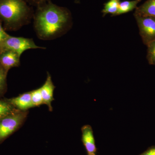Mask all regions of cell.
<instances>
[{"label":"cell","instance_id":"1","mask_svg":"<svg viewBox=\"0 0 155 155\" xmlns=\"http://www.w3.org/2000/svg\"><path fill=\"white\" fill-rule=\"evenodd\" d=\"M33 19L37 35L43 40H51L63 36L72 25L69 10L53 4L51 1L37 8Z\"/></svg>","mask_w":155,"mask_h":155},{"label":"cell","instance_id":"2","mask_svg":"<svg viewBox=\"0 0 155 155\" xmlns=\"http://www.w3.org/2000/svg\"><path fill=\"white\" fill-rule=\"evenodd\" d=\"M34 14L25 0H0V20L5 30H18L30 23Z\"/></svg>","mask_w":155,"mask_h":155},{"label":"cell","instance_id":"3","mask_svg":"<svg viewBox=\"0 0 155 155\" xmlns=\"http://www.w3.org/2000/svg\"><path fill=\"white\" fill-rule=\"evenodd\" d=\"M27 115V111L17 110L0 119V142L21 127Z\"/></svg>","mask_w":155,"mask_h":155},{"label":"cell","instance_id":"4","mask_svg":"<svg viewBox=\"0 0 155 155\" xmlns=\"http://www.w3.org/2000/svg\"><path fill=\"white\" fill-rule=\"evenodd\" d=\"M35 49H44L45 48L37 45L32 38L11 36L10 35L0 43V53L9 50L17 53L20 57L26 50Z\"/></svg>","mask_w":155,"mask_h":155},{"label":"cell","instance_id":"5","mask_svg":"<svg viewBox=\"0 0 155 155\" xmlns=\"http://www.w3.org/2000/svg\"><path fill=\"white\" fill-rule=\"evenodd\" d=\"M139 33L144 45H147L155 40V17L134 15Z\"/></svg>","mask_w":155,"mask_h":155},{"label":"cell","instance_id":"6","mask_svg":"<svg viewBox=\"0 0 155 155\" xmlns=\"http://www.w3.org/2000/svg\"><path fill=\"white\" fill-rule=\"evenodd\" d=\"M20 56L13 51H5L0 53V65L7 72L13 67H19Z\"/></svg>","mask_w":155,"mask_h":155},{"label":"cell","instance_id":"7","mask_svg":"<svg viewBox=\"0 0 155 155\" xmlns=\"http://www.w3.org/2000/svg\"><path fill=\"white\" fill-rule=\"evenodd\" d=\"M55 88L52 80L51 77L48 72L47 73V77L44 84L40 88L42 97L43 104L46 105L50 111H52L51 105L52 102L54 100V92Z\"/></svg>","mask_w":155,"mask_h":155},{"label":"cell","instance_id":"8","mask_svg":"<svg viewBox=\"0 0 155 155\" xmlns=\"http://www.w3.org/2000/svg\"><path fill=\"white\" fill-rule=\"evenodd\" d=\"M7 101L19 110L27 111L30 108L34 107L31 101V92L25 93Z\"/></svg>","mask_w":155,"mask_h":155},{"label":"cell","instance_id":"9","mask_svg":"<svg viewBox=\"0 0 155 155\" xmlns=\"http://www.w3.org/2000/svg\"><path fill=\"white\" fill-rule=\"evenodd\" d=\"M83 144L88 153H94L96 150L92 129L90 125L84 126L81 129Z\"/></svg>","mask_w":155,"mask_h":155},{"label":"cell","instance_id":"10","mask_svg":"<svg viewBox=\"0 0 155 155\" xmlns=\"http://www.w3.org/2000/svg\"><path fill=\"white\" fill-rule=\"evenodd\" d=\"M134 15L155 17V0H147L136 9Z\"/></svg>","mask_w":155,"mask_h":155},{"label":"cell","instance_id":"11","mask_svg":"<svg viewBox=\"0 0 155 155\" xmlns=\"http://www.w3.org/2000/svg\"><path fill=\"white\" fill-rule=\"evenodd\" d=\"M141 1V0H133L120 2L118 11L114 16L126 14L136 9L137 8V5Z\"/></svg>","mask_w":155,"mask_h":155},{"label":"cell","instance_id":"12","mask_svg":"<svg viewBox=\"0 0 155 155\" xmlns=\"http://www.w3.org/2000/svg\"><path fill=\"white\" fill-rule=\"evenodd\" d=\"M120 0H109L104 4V8L102 12L103 17L108 14H112V16H115L119 8Z\"/></svg>","mask_w":155,"mask_h":155},{"label":"cell","instance_id":"13","mask_svg":"<svg viewBox=\"0 0 155 155\" xmlns=\"http://www.w3.org/2000/svg\"><path fill=\"white\" fill-rule=\"evenodd\" d=\"M17 110L8 101L0 100V119Z\"/></svg>","mask_w":155,"mask_h":155},{"label":"cell","instance_id":"14","mask_svg":"<svg viewBox=\"0 0 155 155\" xmlns=\"http://www.w3.org/2000/svg\"><path fill=\"white\" fill-rule=\"evenodd\" d=\"M31 95L34 107H38L43 104L40 88L31 91Z\"/></svg>","mask_w":155,"mask_h":155},{"label":"cell","instance_id":"15","mask_svg":"<svg viewBox=\"0 0 155 155\" xmlns=\"http://www.w3.org/2000/svg\"><path fill=\"white\" fill-rule=\"evenodd\" d=\"M147 58L151 65H155V40L151 42L147 45Z\"/></svg>","mask_w":155,"mask_h":155},{"label":"cell","instance_id":"16","mask_svg":"<svg viewBox=\"0 0 155 155\" xmlns=\"http://www.w3.org/2000/svg\"><path fill=\"white\" fill-rule=\"evenodd\" d=\"M8 72L0 65V95L2 94L7 88V76Z\"/></svg>","mask_w":155,"mask_h":155},{"label":"cell","instance_id":"17","mask_svg":"<svg viewBox=\"0 0 155 155\" xmlns=\"http://www.w3.org/2000/svg\"><path fill=\"white\" fill-rule=\"evenodd\" d=\"M30 6H35L36 8L42 5L51 1V0H25Z\"/></svg>","mask_w":155,"mask_h":155},{"label":"cell","instance_id":"18","mask_svg":"<svg viewBox=\"0 0 155 155\" xmlns=\"http://www.w3.org/2000/svg\"><path fill=\"white\" fill-rule=\"evenodd\" d=\"M2 22L0 20V43L4 41L9 35L2 27Z\"/></svg>","mask_w":155,"mask_h":155},{"label":"cell","instance_id":"19","mask_svg":"<svg viewBox=\"0 0 155 155\" xmlns=\"http://www.w3.org/2000/svg\"><path fill=\"white\" fill-rule=\"evenodd\" d=\"M143 155H155V148L150 150Z\"/></svg>","mask_w":155,"mask_h":155},{"label":"cell","instance_id":"20","mask_svg":"<svg viewBox=\"0 0 155 155\" xmlns=\"http://www.w3.org/2000/svg\"><path fill=\"white\" fill-rule=\"evenodd\" d=\"M88 155H95L94 153H88Z\"/></svg>","mask_w":155,"mask_h":155}]
</instances>
